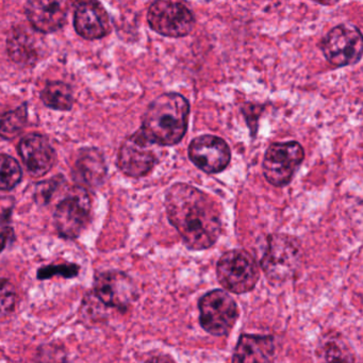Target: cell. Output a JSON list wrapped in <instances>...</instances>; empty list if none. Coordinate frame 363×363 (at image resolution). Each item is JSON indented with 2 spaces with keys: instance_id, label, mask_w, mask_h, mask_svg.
<instances>
[{
  "instance_id": "27",
  "label": "cell",
  "mask_w": 363,
  "mask_h": 363,
  "mask_svg": "<svg viewBox=\"0 0 363 363\" xmlns=\"http://www.w3.org/2000/svg\"><path fill=\"white\" fill-rule=\"evenodd\" d=\"M13 197H0V226L7 223L13 211Z\"/></svg>"
},
{
  "instance_id": "2",
  "label": "cell",
  "mask_w": 363,
  "mask_h": 363,
  "mask_svg": "<svg viewBox=\"0 0 363 363\" xmlns=\"http://www.w3.org/2000/svg\"><path fill=\"white\" fill-rule=\"evenodd\" d=\"M190 103L178 93H163L148 106L141 131L157 146L180 143L188 130Z\"/></svg>"
},
{
  "instance_id": "10",
  "label": "cell",
  "mask_w": 363,
  "mask_h": 363,
  "mask_svg": "<svg viewBox=\"0 0 363 363\" xmlns=\"http://www.w3.org/2000/svg\"><path fill=\"white\" fill-rule=\"evenodd\" d=\"M91 201L84 189L74 188L57 206L54 220L59 235L65 239H76L90 220Z\"/></svg>"
},
{
  "instance_id": "16",
  "label": "cell",
  "mask_w": 363,
  "mask_h": 363,
  "mask_svg": "<svg viewBox=\"0 0 363 363\" xmlns=\"http://www.w3.org/2000/svg\"><path fill=\"white\" fill-rule=\"evenodd\" d=\"M276 356L273 335H240L233 350V363H272Z\"/></svg>"
},
{
  "instance_id": "23",
  "label": "cell",
  "mask_w": 363,
  "mask_h": 363,
  "mask_svg": "<svg viewBox=\"0 0 363 363\" xmlns=\"http://www.w3.org/2000/svg\"><path fill=\"white\" fill-rule=\"evenodd\" d=\"M80 267L74 263H67V264L48 265V267H41L38 271V279L46 280L54 276H61L65 278H74L79 274Z\"/></svg>"
},
{
  "instance_id": "6",
  "label": "cell",
  "mask_w": 363,
  "mask_h": 363,
  "mask_svg": "<svg viewBox=\"0 0 363 363\" xmlns=\"http://www.w3.org/2000/svg\"><path fill=\"white\" fill-rule=\"evenodd\" d=\"M305 159V150L298 142L274 143L267 148L263 160V174L274 186H286Z\"/></svg>"
},
{
  "instance_id": "22",
  "label": "cell",
  "mask_w": 363,
  "mask_h": 363,
  "mask_svg": "<svg viewBox=\"0 0 363 363\" xmlns=\"http://www.w3.org/2000/svg\"><path fill=\"white\" fill-rule=\"evenodd\" d=\"M22 176V169L13 157L0 155V190L9 191L16 188Z\"/></svg>"
},
{
  "instance_id": "20",
  "label": "cell",
  "mask_w": 363,
  "mask_h": 363,
  "mask_svg": "<svg viewBox=\"0 0 363 363\" xmlns=\"http://www.w3.org/2000/svg\"><path fill=\"white\" fill-rule=\"evenodd\" d=\"M354 352L341 335L331 337L322 347V363H354Z\"/></svg>"
},
{
  "instance_id": "15",
  "label": "cell",
  "mask_w": 363,
  "mask_h": 363,
  "mask_svg": "<svg viewBox=\"0 0 363 363\" xmlns=\"http://www.w3.org/2000/svg\"><path fill=\"white\" fill-rule=\"evenodd\" d=\"M18 152L28 171L35 177L48 174L56 161V154L50 141L43 135L35 133L21 140Z\"/></svg>"
},
{
  "instance_id": "12",
  "label": "cell",
  "mask_w": 363,
  "mask_h": 363,
  "mask_svg": "<svg viewBox=\"0 0 363 363\" xmlns=\"http://www.w3.org/2000/svg\"><path fill=\"white\" fill-rule=\"evenodd\" d=\"M191 162L207 174L224 171L231 160V150L227 142L216 135H199L189 146Z\"/></svg>"
},
{
  "instance_id": "21",
  "label": "cell",
  "mask_w": 363,
  "mask_h": 363,
  "mask_svg": "<svg viewBox=\"0 0 363 363\" xmlns=\"http://www.w3.org/2000/svg\"><path fill=\"white\" fill-rule=\"evenodd\" d=\"M27 116L26 104L13 111L0 113V137L7 140L18 137L26 126Z\"/></svg>"
},
{
  "instance_id": "1",
  "label": "cell",
  "mask_w": 363,
  "mask_h": 363,
  "mask_svg": "<svg viewBox=\"0 0 363 363\" xmlns=\"http://www.w3.org/2000/svg\"><path fill=\"white\" fill-rule=\"evenodd\" d=\"M164 205L169 223L189 250H208L218 242L223 230L222 212L209 194L178 182L167 191Z\"/></svg>"
},
{
  "instance_id": "13",
  "label": "cell",
  "mask_w": 363,
  "mask_h": 363,
  "mask_svg": "<svg viewBox=\"0 0 363 363\" xmlns=\"http://www.w3.org/2000/svg\"><path fill=\"white\" fill-rule=\"evenodd\" d=\"M69 3L60 0H33L26 13L33 29L40 33H52L62 28L69 13Z\"/></svg>"
},
{
  "instance_id": "25",
  "label": "cell",
  "mask_w": 363,
  "mask_h": 363,
  "mask_svg": "<svg viewBox=\"0 0 363 363\" xmlns=\"http://www.w3.org/2000/svg\"><path fill=\"white\" fill-rule=\"evenodd\" d=\"M40 363H65L67 354L60 346H42L38 352Z\"/></svg>"
},
{
  "instance_id": "26",
  "label": "cell",
  "mask_w": 363,
  "mask_h": 363,
  "mask_svg": "<svg viewBox=\"0 0 363 363\" xmlns=\"http://www.w3.org/2000/svg\"><path fill=\"white\" fill-rule=\"evenodd\" d=\"M59 180H50V182H42L39 186H38L37 193H35V199L38 201H42V203H46L50 201V197L54 194L55 191L59 186Z\"/></svg>"
},
{
  "instance_id": "5",
  "label": "cell",
  "mask_w": 363,
  "mask_h": 363,
  "mask_svg": "<svg viewBox=\"0 0 363 363\" xmlns=\"http://www.w3.org/2000/svg\"><path fill=\"white\" fill-rule=\"evenodd\" d=\"M199 324L214 337L228 335L240 316L239 306L227 291H209L199 301Z\"/></svg>"
},
{
  "instance_id": "8",
  "label": "cell",
  "mask_w": 363,
  "mask_h": 363,
  "mask_svg": "<svg viewBox=\"0 0 363 363\" xmlns=\"http://www.w3.org/2000/svg\"><path fill=\"white\" fill-rule=\"evenodd\" d=\"M147 22L155 33L167 38H184L192 33L194 14L186 6L169 0L155 1L147 12Z\"/></svg>"
},
{
  "instance_id": "29",
  "label": "cell",
  "mask_w": 363,
  "mask_h": 363,
  "mask_svg": "<svg viewBox=\"0 0 363 363\" xmlns=\"http://www.w3.org/2000/svg\"><path fill=\"white\" fill-rule=\"evenodd\" d=\"M145 363H176V361L169 354H157V356L150 357Z\"/></svg>"
},
{
  "instance_id": "7",
  "label": "cell",
  "mask_w": 363,
  "mask_h": 363,
  "mask_svg": "<svg viewBox=\"0 0 363 363\" xmlns=\"http://www.w3.org/2000/svg\"><path fill=\"white\" fill-rule=\"evenodd\" d=\"M320 48L326 60L333 67L354 65L362 57V35L356 26L337 25L323 38Z\"/></svg>"
},
{
  "instance_id": "28",
  "label": "cell",
  "mask_w": 363,
  "mask_h": 363,
  "mask_svg": "<svg viewBox=\"0 0 363 363\" xmlns=\"http://www.w3.org/2000/svg\"><path fill=\"white\" fill-rule=\"evenodd\" d=\"M13 230L11 228L4 229L3 233H0V252L5 250L10 241L13 239Z\"/></svg>"
},
{
  "instance_id": "3",
  "label": "cell",
  "mask_w": 363,
  "mask_h": 363,
  "mask_svg": "<svg viewBox=\"0 0 363 363\" xmlns=\"http://www.w3.org/2000/svg\"><path fill=\"white\" fill-rule=\"evenodd\" d=\"M303 261L301 243L292 235L276 233L267 237L260 265L272 284H284L296 276Z\"/></svg>"
},
{
  "instance_id": "14",
  "label": "cell",
  "mask_w": 363,
  "mask_h": 363,
  "mask_svg": "<svg viewBox=\"0 0 363 363\" xmlns=\"http://www.w3.org/2000/svg\"><path fill=\"white\" fill-rule=\"evenodd\" d=\"M74 26L80 37L86 40H99L111 30L110 18L105 7L97 1H82L74 14Z\"/></svg>"
},
{
  "instance_id": "18",
  "label": "cell",
  "mask_w": 363,
  "mask_h": 363,
  "mask_svg": "<svg viewBox=\"0 0 363 363\" xmlns=\"http://www.w3.org/2000/svg\"><path fill=\"white\" fill-rule=\"evenodd\" d=\"M38 33V31H35ZM27 27L14 28L8 37V52L12 60L21 65H33L39 60L43 48L39 35Z\"/></svg>"
},
{
  "instance_id": "24",
  "label": "cell",
  "mask_w": 363,
  "mask_h": 363,
  "mask_svg": "<svg viewBox=\"0 0 363 363\" xmlns=\"http://www.w3.org/2000/svg\"><path fill=\"white\" fill-rule=\"evenodd\" d=\"M16 301L14 286L7 279H0V318L13 311Z\"/></svg>"
},
{
  "instance_id": "11",
  "label": "cell",
  "mask_w": 363,
  "mask_h": 363,
  "mask_svg": "<svg viewBox=\"0 0 363 363\" xmlns=\"http://www.w3.org/2000/svg\"><path fill=\"white\" fill-rule=\"evenodd\" d=\"M94 295L107 307L126 311L137 299L138 291L127 274L109 271L104 272L95 278Z\"/></svg>"
},
{
  "instance_id": "19",
  "label": "cell",
  "mask_w": 363,
  "mask_h": 363,
  "mask_svg": "<svg viewBox=\"0 0 363 363\" xmlns=\"http://www.w3.org/2000/svg\"><path fill=\"white\" fill-rule=\"evenodd\" d=\"M41 99L48 108L58 111H69L74 104L73 91L65 82H50L42 91Z\"/></svg>"
},
{
  "instance_id": "4",
  "label": "cell",
  "mask_w": 363,
  "mask_h": 363,
  "mask_svg": "<svg viewBox=\"0 0 363 363\" xmlns=\"http://www.w3.org/2000/svg\"><path fill=\"white\" fill-rule=\"evenodd\" d=\"M216 277L227 292L245 294L256 288L260 269L256 259L247 250H233L218 259Z\"/></svg>"
},
{
  "instance_id": "9",
  "label": "cell",
  "mask_w": 363,
  "mask_h": 363,
  "mask_svg": "<svg viewBox=\"0 0 363 363\" xmlns=\"http://www.w3.org/2000/svg\"><path fill=\"white\" fill-rule=\"evenodd\" d=\"M159 159V146L152 143L140 129L121 145L118 167L129 177L141 178L156 167Z\"/></svg>"
},
{
  "instance_id": "17",
  "label": "cell",
  "mask_w": 363,
  "mask_h": 363,
  "mask_svg": "<svg viewBox=\"0 0 363 363\" xmlns=\"http://www.w3.org/2000/svg\"><path fill=\"white\" fill-rule=\"evenodd\" d=\"M107 167L103 155L94 148H88L80 152L75 167L73 177L78 188L93 190L99 188L106 178Z\"/></svg>"
}]
</instances>
